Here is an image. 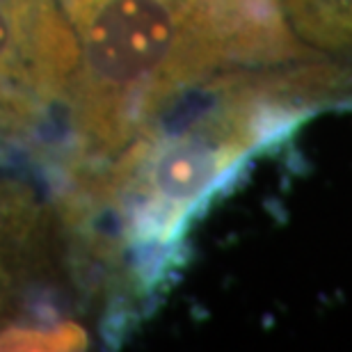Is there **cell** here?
Listing matches in <instances>:
<instances>
[{
    "label": "cell",
    "mask_w": 352,
    "mask_h": 352,
    "mask_svg": "<svg viewBox=\"0 0 352 352\" xmlns=\"http://www.w3.org/2000/svg\"><path fill=\"white\" fill-rule=\"evenodd\" d=\"M78 44L67 96L74 181L105 170L215 74L325 58L284 0H60Z\"/></svg>",
    "instance_id": "obj_2"
},
{
    "label": "cell",
    "mask_w": 352,
    "mask_h": 352,
    "mask_svg": "<svg viewBox=\"0 0 352 352\" xmlns=\"http://www.w3.org/2000/svg\"><path fill=\"white\" fill-rule=\"evenodd\" d=\"M32 201L21 192H0V320L21 302V286L30 277L37 256L32 241L39 234V217Z\"/></svg>",
    "instance_id": "obj_4"
},
{
    "label": "cell",
    "mask_w": 352,
    "mask_h": 352,
    "mask_svg": "<svg viewBox=\"0 0 352 352\" xmlns=\"http://www.w3.org/2000/svg\"><path fill=\"white\" fill-rule=\"evenodd\" d=\"M284 12L305 46L352 62V0H284Z\"/></svg>",
    "instance_id": "obj_5"
},
{
    "label": "cell",
    "mask_w": 352,
    "mask_h": 352,
    "mask_svg": "<svg viewBox=\"0 0 352 352\" xmlns=\"http://www.w3.org/2000/svg\"><path fill=\"white\" fill-rule=\"evenodd\" d=\"M87 343V332L76 322L12 325L0 329V350H82Z\"/></svg>",
    "instance_id": "obj_6"
},
{
    "label": "cell",
    "mask_w": 352,
    "mask_h": 352,
    "mask_svg": "<svg viewBox=\"0 0 352 352\" xmlns=\"http://www.w3.org/2000/svg\"><path fill=\"white\" fill-rule=\"evenodd\" d=\"M78 44L60 0H0V133L30 135L67 105Z\"/></svg>",
    "instance_id": "obj_3"
},
{
    "label": "cell",
    "mask_w": 352,
    "mask_h": 352,
    "mask_svg": "<svg viewBox=\"0 0 352 352\" xmlns=\"http://www.w3.org/2000/svg\"><path fill=\"white\" fill-rule=\"evenodd\" d=\"M352 103V62L316 58L215 74L105 170L74 183V215L105 217L101 250L124 254L146 298L183 263L195 220L298 126Z\"/></svg>",
    "instance_id": "obj_1"
}]
</instances>
